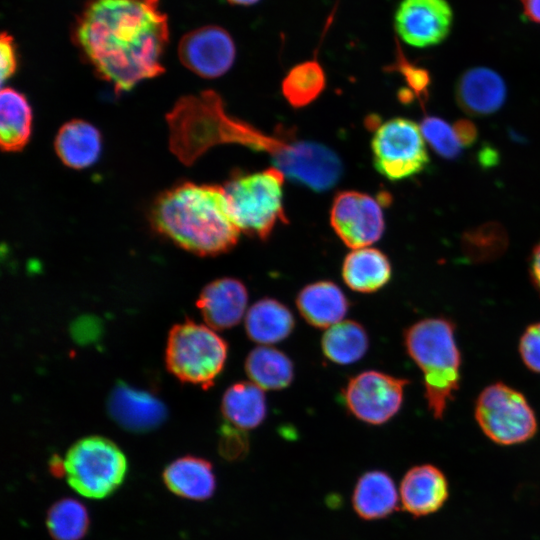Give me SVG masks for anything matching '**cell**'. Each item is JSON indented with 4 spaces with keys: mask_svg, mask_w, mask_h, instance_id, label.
<instances>
[{
    "mask_svg": "<svg viewBox=\"0 0 540 540\" xmlns=\"http://www.w3.org/2000/svg\"><path fill=\"white\" fill-rule=\"evenodd\" d=\"M352 506L367 521L388 517L398 508L395 483L388 473L371 470L362 474L354 487Z\"/></svg>",
    "mask_w": 540,
    "mask_h": 540,
    "instance_id": "ffe728a7",
    "label": "cell"
},
{
    "mask_svg": "<svg viewBox=\"0 0 540 540\" xmlns=\"http://www.w3.org/2000/svg\"><path fill=\"white\" fill-rule=\"evenodd\" d=\"M108 410L120 426L133 432L156 428L167 414L164 404L158 398L122 383L113 389L108 400Z\"/></svg>",
    "mask_w": 540,
    "mask_h": 540,
    "instance_id": "2e32d148",
    "label": "cell"
},
{
    "mask_svg": "<svg viewBox=\"0 0 540 540\" xmlns=\"http://www.w3.org/2000/svg\"><path fill=\"white\" fill-rule=\"evenodd\" d=\"M323 354L333 363L346 365L360 360L368 350L369 339L364 327L352 320L329 327L322 336Z\"/></svg>",
    "mask_w": 540,
    "mask_h": 540,
    "instance_id": "4316f807",
    "label": "cell"
},
{
    "mask_svg": "<svg viewBox=\"0 0 540 540\" xmlns=\"http://www.w3.org/2000/svg\"><path fill=\"white\" fill-rule=\"evenodd\" d=\"M32 110L23 94L3 88L0 94V144L3 151L16 152L30 139Z\"/></svg>",
    "mask_w": 540,
    "mask_h": 540,
    "instance_id": "d4e9b609",
    "label": "cell"
},
{
    "mask_svg": "<svg viewBox=\"0 0 540 540\" xmlns=\"http://www.w3.org/2000/svg\"><path fill=\"white\" fill-rule=\"evenodd\" d=\"M46 526L54 540H82L90 526L88 510L74 498H61L49 507Z\"/></svg>",
    "mask_w": 540,
    "mask_h": 540,
    "instance_id": "f1b7e54d",
    "label": "cell"
},
{
    "mask_svg": "<svg viewBox=\"0 0 540 540\" xmlns=\"http://www.w3.org/2000/svg\"><path fill=\"white\" fill-rule=\"evenodd\" d=\"M245 371L251 382L263 390L286 388L294 376L291 359L282 351L268 346H259L249 352Z\"/></svg>",
    "mask_w": 540,
    "mask_h": 540,
    "instance_id": "484cf974",
    "label": "cell"
},
{
    "mask_svg": "<svg viewBox=\"0 0 540 540\" xmlns=\"http://www.w3.org/2000/svg\"><path fill=\"white\" fill-rule=\"evenodd\" d=\"M151 222L160 234L201 256L230 251L240 233L217 185L185 182L163 192L152 206Z\"/></svg>",
    "mask_w": 540,
    "mask_h": 540,
    "instance_id": "7a4b0ae2",
    "label": "cell"
},
{
    "mask_svg": "<svg viewBox=\"0 0 540 540\" xmlns=\"http://www.w3.org/2000/svg\"><path fill=\"white\" fill-rule=\"evenodd\" d=\"M330 225L346 246L368 247L384 233V212L381 203L367 193L340 191L331 205Z\"/></svg>",
    "mask_w": 540,
    "mask_h": 540,
    "instance_id": "8fae6325",
    "label": "cell"
},
{
    "mask_svg": "<svg viewBox=\"0 0 540 540\" xmlns=\"http://www.w3.org/2000/svg\"><path fill=\"white\" fill-rule=\"evenodd\" d=\"M452 23L446 0H403L395 15L396 30L403 41L428 47L443 41Z\"/></svg>",
    "mask_w": 540,
    "mask_h": 540,
    "instance_id": "4fadbf2b",
    "label": "cell"
},
{
    "mask_svg": "<svg viewBox=\"0 0 540 540\" xmlns=\"http://www.w3.org/2000/svg\"><path fill=\"white\" fill-rule=\"evenodd\" d=\"M1 84L3 85L15 72L17 67L15 46L12 37L3 32L0 40Z\"/></svg>",
    "mask_w": 540,
    "mask_h": 540,
    "instance_id": "836d02e7",
    "label": "cell"
},
{
    "mask_svg": "<svg viewBox=\"0 0 540 540\" xmlns=\"http://www.w3.org/2000/svg\"><path fill=\"white\" fill-rule=\"evenodd\" d=\"M371 151L375 169L390 181L412 177L429 164L420 126L406 118H392L379 125Z\"/></svg>",
    "mask_w": 540,
    "mask_h": 540,
    "instance_id": "9c48e42d",
    "label": "cell"
},
{
    "mask_svg": "<svg viewBox=\"0 0 540 540\" xmlns=\"http://www.w3.org/2000/svg\"><path fill=\"white\" fill-rule=\"evenodd\" d=\"M182 64L203 78L224 75L233 65L236 48L231 35L222 27L209 25L185 34L179 42Z\"/></svg>",
    "mask_w": 540,
    "mask_h": 540,
    "instance_id": "7c38bea8",
    "label": "cell"
},
{
    "mask_svg": "<svg viewBox=\"0 0 540 540\" xmlns=\"http://www.w3.org/2000/svg\"><path fill=\"white\" fill-rule=\"evenodd\" d=\"M448 495V482L444 473L431 464L410 468L400 484L402 508L414 517L438 511Z\"/></svg>",
    "mask_w": 540,
    "mask_h": 540,
    "instance_id": "9a60e30c",
    "label": "cell"
},
{
    "mask_svg": "<svg viewBox=\"0 0 540 540\" xmlns=\"http://www.w3.org/2000/svg\"><path fill=\"white\" fill-rule=\"evenodd\" d=\"M447 318L417 321L404 332L408 355L424 376V396L434 418L441 419L460 383L461 355Z\"/></svg>",
    "mask_w": 540,
    "mask_h": 540,
    "instance_id": "277c9868",
    "label": "cell"
},
{
    "mask_svg": "<svg viewBox=\"0 0 540 540\" xmlns=\"http://www.w3.org/2000/svg\"><path fill=\"white\" fill-rule=\"evenodd\" d=\"M325 86L324 70L320 63L313 59L291 68L282 81L281 91L292 107L303 108L316 100Z\"/></svg>",
    "mask_w": 540,
    "mask_h": 540,
    "instance_id": "83f0119b",
    "label": "cell"
},
{
    "mask_svg": "<svg viewBox=\"0 0 540 540\" xmlns=\"http://www.w3.org/2000/svg\"><path fill=\"white\" fill-rule=\"evenodd\" d=\"M400 52L398 51V58L393 69L398 70L413 92L420 99H423L427 95V88L430 83L429 74L425 69L418 68L409 63Z\"/></svg>",
    "mask_w": 540,
    "mask_h": 540,
    "instance_id": "d6a6232c",
    "label": "cell"
},
{
    "mask_svg": "<svg viewBox=\"0 0 540 540\" xmlns=\"http://www.w3.org/2000/svg\"><path fill=\"white\" fill-rule=\"evenodd\" d=\"M506 86L499 74L489 68L467 70L456 85V101L471 116H486L504 104Z\"/></svg>",
    "mask_w": 540,
    "mask_h": 540,
    "instance_id": "e0dca14e",
    "label": "cell"
},
{
    "mask_svg": "<svg viewBox=\"0 0 540 540\" xmlns=\"http://www.w3.org/2000/svg\"><path fill=\"white\" fill-rule=\"evenodd\" d=\"M523 4L524 12L527 17L537 23H540V0H520Z\"/></svg>",
    "mask_w": 540,
    "mask_h": 540,
    "instance_id": "8d00e7d4",
    "label": "cell"
},
{
    "mask_svg": "<svg viewBox=\"0 0 540 540\" xmlns=\"http://www.w3.org/2000/svg\"><path fill=\"white\" fill-rule=\"evenodd\" d=\"M226 341L208 325L187 320L169 332L166 365L179 380L209 388L224 368Z\"/></svg>",
    "mask_w": 540,
    "mask_h": 540,
    "instance_id": "8992f818",
    "label": "cell"
},
{
    "mask_svg": "<svg viewBox=\"0 0 540 540\" xmlns=\"http://www.w3.org/2000/svg\"><path fill=\"white\" fill-rule=\"evenodd\" d=\"M285 177L275 166L231 174L222 187L228 213L240 232L266 240L277 223L288 222L283 206Z\"/></svg>",
    "mask_w": 540,
    "mask_h": 540,
    "instance_id": "5b68a950",
    "label": "cell"
},
{
    "mask_svg": "<svg viewBox=\"0 0 540 540\" xmlns=\"http://www.w3.org/2000/svg\"><path fill=\"white\" fill-rule=\"evenodd\" d=\"M166 119L169 148L184 165L194 164L216 145H244L251 125L229 115L212 90L180 98Z\"/></svg>",
    "mask_w": 540,
    "mask_h": 540,
    "instance_id": "3957f363",
    "label": "cell"
},
{
    "mask_svg": "<svg viewBox=\"0 0 540 540\" xmlns=\"http://www.w3.org/2000/svg\"><path fill=\"white\" fill-rule=\"evenodd\" d=\"M249 451V440L245 430L236 428L229 423L221 427L219 452L229 461L239 460Z\"/></svg>",
    "mask_w": 540,
    "mask_h": 540,
    "instance_id": "4dcf8cb0",
    "label": "cell"
},
{
    "mask_svg": "<svg viewBox=\"0 0 540 540\" xmlns=\"http://www.w3.org/2000/svg\"><path fill=\"white\" fill-rule=\"evenodd\" d=\"M64 462L69 485L91 499H102L116 491L128 469L122 450L102 436L79 439L67 451Z\"/></svg>",
    "mask_w": 540,
    "mask_h": 540,
    "instance_id": "52a82bcc",
    "label": "cell"
},
{
    "mask_svg": "<svg viewBox=\"0 0 540 540\" xmlns=\"http://www.w3.org/2000/svg\"><path fill=\"white\" fill-rule=\"evenodd\" d=\"M519 353L529 370L540 373V322L525 329L520 338Z\"/></svg>",
    "mask_w": 540,
    "mask_h": 540,
    "instance_id": "1f68e13d",
    "label": "cell"
},
{
    "mask_svg": "<svg viewBox=\"0 0 540 540\" xmlns=\"http://www.w3.org/2000/svg\"><path fill=\"white\" fill-rule=\"evenodd\" d=\"M162 478L172 493L189 500H207L216 489L213 466L201 457L189 455L172 461L165 467Z\"/></svg>",
    "mask_w": 540,
    "mask_h": 540,
    "instance_id": "ac0fdd59",
    "label": "cell"
},
{
    "mask_svg": "<svg viewBox=\"0 0 540 540\" xmlns=\"http://www.w3.org/2000/svg\"><path fill=\"white\" fill-rule=\"evenodd\" d=\"M295 326L290 309L273 298H263L255 302L246 312L245 330L252 341L275 344L286 339Z\"/></svg>",
    "mask_w": 540,
    "mask_h": 540,
    "instance_id": "7402d4cb",
    "label": "cell"
},
{
    "mask_svg": "<svg viewBox=\"0 0 540 540\" xmlns=\"http://www.w3.org/2000/svg\"><path fill=\"white\" fill-rule=\"evenodd\" d=\"M248 292L238 279L224 277L207 284L197 299L207 325L213 329H229L236 326L245 314Z\"/></svg>",
    "mask_w": 540,
    "mask_h": 540,
    "instance_id": "5bb4252c",
    "label": "cell"
},
{
    "mask_svg": "<svg viewBox=\"0 0 540 540\" xmlns=\"http://www.w3.org/2000/svg\"><path fill=\"white\" fill-rule=\"evenodd\" d=\"M73 39L97 74L123 92L164 72L169 25L160 0H88Z\"/></svg>",
    "mask_w": 540,
    "mask_h": 540,
    "instance_id": "6da1fadb",
    "label": "cell"
},
{
    "mask_svg": "<svg viewBox=\"0 0 540 540\" xmlns=\"http://www.w3.org/2000/svg\"><path fill=\"white\" fill-rule=\"evenodd\" d=\"M296 305L301 316L317 328H329L343 321L349 308L340 287L326 280L303 287L297 295Z\"/></svg>",
    "mask_w": 540,
    "mask_h": 540,
    "instance_id": "d6986e66",
    "label": "cell"
},
{
    "mask_svg": "<svg viewBox=\"0 0 540 540\" xmlns=\"http://www.w3.org/2000/svg\"><path fill=\"white\" fill-rule=\"evenodd\" d=\"M392 268L388 257L379 249L363 247L348 253L342 264V278L352 290L371 293L391 279Z\"/></svg>",
    "mask_w": 540,
    "mask_h": 540,
    "instance_id": "44dd1931",
    "label": "cell"
},
{
    "mask_svg": "<svg viewBox=\"0 0 540 540\" xmlns=\"http://www.w3.org/2000/svg\"><path fill=\"white\" fill-rule=\"evenodd\" d=\"M531 278L540 292V242L534 248L530 260Z\"/></svg>",
    "mask_w": 540,
    "mask_h": 540,
    "instance_id": "d590c367",
    "label": "cell"
},
{
    "mask_svg": "<svg viewBox=\"0 0 540 540\" xmlns=\"http://www.w3.org/2000/svg\"><path fill=\"white\" fill-rule=\"evenodd\" d=\"M475 419L483 433L500 445L526 442L537 432L536 416L525 396L501 382L482 390Z\"/></svg>",
    "mask_w": 540,
    "mask_h": 540,
    "instance_id": "ba28073f",
    "label": "cell"
},
{
    "mask_svg": "<svg viewBox=\"0 0 540 540\" xmlns=\"http://www.w3.org/2000/svg\"><path fill=\"white\" fill-rule=\"evenodd\" d=\"M453 129L462 147H469L475 143L478 133L471 121L467 119L458 120Z\"/></svg>",
    "mask_w": 540,
    "mask_h": 540,
    "instance_id": "e575fe53",
    "label": "cell"
},
{
    "mask_svg": "<svg viewBox=\"0 0 540 540\" xmlns=\"http://www.w3.org/2000/svg\"><path fill=\"white\" fill-rule=\"evenodd\" d=\"M407 379L368 370L352 377L343 391L347 409L372 425L389 421L400 410Z\"/></svg>",
    "mask_w": 540,
    "mask_h": 540,
    "instance_id": "30bf717a",
    "label": "cell"
},
{
    "mask_svg": "<svg viewBox=\"0 0 540 540\" xmlns=\"http://www.w3.org/2000/svg\"><path fill=\"white\" fill-rule=\"evenodd\" d=\"M221 411L225 420L236 428L249 430L258 427L267 414L263 389L246 381L231 385L222 397Z\"/></svg>",
    "mask_w": 540,
    "mask_h": 540,
    "instance_id": "cb8c5ba5",
    "label": "cell"
},
{
    "mask_svg": "<svg viewBox=\"0 0 540 540\" xmlns=\"http://www.w3.org/2000/svg\"><path fill=\"white\" fill-rule=\"evenodd\" d=\"M420 129L424 139L438 155L446 159H454L460 155L462 145L453 127L443 119L434 116L425 117Z\"/></svg>",
    "mask_w": 540,
    "mask_h": 540,
    "instance_id": "f546056e",
    "label": "cell"
},
{
    "mask_svg": "<svg viewBox=\"0 0 540 540\" xmlns=\"http://www.w3.org/2000/svg\"><path fill=\"white\" fill-rule=\"evenodd\" d=\"M55 151L61 161L74 169L93 165L101 152V135L92 124L75 119L65 123L55 138Z\"/></svg>",
    "mask_w": 540,
    "mask_h": 540,
    "instance_id": "603a6c76",
    "label": "cell"
},
{
    "mask_svg": "<svg viewBox=\"0 0 540 540\" xmlns=\"http://www.w3.org/2000/svg\"><path fill=\"white\" fill-rule=\"evenodd\" d=\"M50 471L56 477H61L65 475V462L64 459H61L55 455L50 461Z\"/></svg>",
    "mask_w": 540,
    "mask_h": 540,
    "instance_id": "74e56055",
    "label": "cell"
},
{
    "mask_svg": "<svg viewBox=\"0 0 540 540\" xmlns=\"http://www.w3.org/2000/svg\"><path fill=\"white\" fill-rule=\"evenodd\" d=\"M227 1L230 2L231 4H236V5H252V4L257 3L259 0H227Z\"/></svg>",
    "mask_w": 540,
    "mask_h": 540,
    "instance_id": "f35d334b",
    "label": "cell"
}]
</instances>
